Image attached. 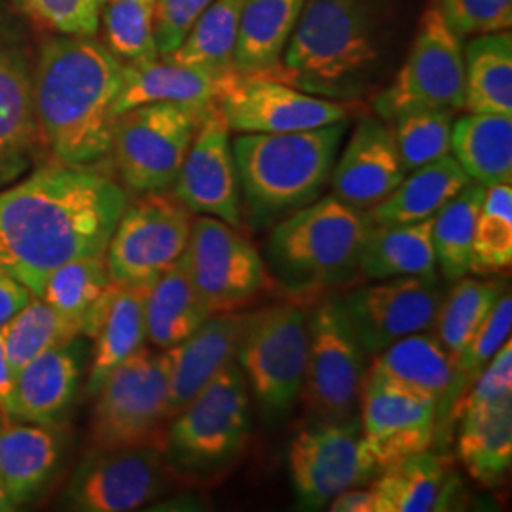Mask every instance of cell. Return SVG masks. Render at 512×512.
Wrapping results in <instances>:
<instances>
[{"instance_id":"obj_1","label":"cell","mask_w":512,"mask_h":512,"mask_svg":"<svg viewBox=\"0 0 512 512\" xmlns=\"http://www.w3.org/2000/svg\"><path fill=\"white\" fill-rule=\"evenodd\" d=\"M126 205V188L92 167H42L0 190V268L37 296L55 268L107 253Z\"/></svg>"},{"instance_id":"obj_2","label":"cell","mask_w":512,"mask_h":512,"mask_svg":"<svg viewBox=\"0 0 512 512\" xmlns=\"http://www.w3.org/2000/svg\"><path fill=\"white\" fill-rule=\"evenodd\" d=\"M120 88L122 61L103 42L42 40L33 73L38 137L59 164L93 167L109 156Z\"/></svg>"},{"instance_id":"obj_3","label":"cell","mask_w":512,"mask_h":512,"mask_svg":"<svg viewBox=\"0 0 512 512\" xmlns=\"http://www.w3.org/2000/svg\"><path fill=\"white\" fill-rule=\"evenodd\" d=\"M399 0H306L270 74L319 97L357 95L384 65Z\"/></svg>"},{"instance_id":"obj_4","label":"cell","mask_w":512,"mask_h":512,"mask_svg":"<svg viewBox=\"0 0 512 512\" xmlns=\"http://www.w3.org/2000/svg\"><path fill=\"white\" fill-rule=\"evenodd\" d=\"M368 228L365 213L321 196L275 222L264 247L266 272L300 304L340 291L359 277Z\"/></svg>"},{"instance_id":"obj_5","label":"cell","mask_w":512,"mask_h":512,"mask_svg":"<svg viewBox=\"0 0 512 512\" xmlns=\"http://www.w3.org/2000/svg\"><path fill=\"white\" fill-rule=\"evenodd\" d=\"M349 122L289 133H239L234 141L241 203L262 228L323 196Z\"/></svg>"},{"instance_id":"obj_6","label":"cell","mask_w":512,"mask_h":512,"mask_svg":"<svg viewBox=\"0 0 512 512\" xmlns=\"http://www.w3.org/2000/svg\"><path fill=\"white\" fill-rule=\"evenodd\" d=\"M251 435V401L236 363L169 420L162 456L171 478L215 486L232 473Z\"/></svg>"},{"instance_id":"obj_7","label":"cell","mask_w":512,"mask_h":512,"mask_svg":"<svg viewBox=\"0 0 512 512\" xmlns=\"http://www.w3.org/2000/svg\"><path fill=\"white\" fill-rule=\"evenodd\" d=\"M308 346V311L300 302L291 300L245 315L239 368L268 423L285 420L302 397Z\"/></svg>"},{"instance_id":"obj_8","label":"cell","mask_w":512,"mask_h":512,"mask_svg":"<svg viewBox=\"0 0 512 512\" xmlns=\"http://www.w3.org/2000/svg\"><path fill=\"white\" fill-rule=\"evenodd\" d=\"M207 110L148 103L118 114L110 152L126 190L137 196L171 190Z\"/></svg>"},{"instance_id":"obj_9","label":"cell","mask_w":512,"mask_h":512,"mask_svg":"<svg viewBox=\"0 0 512 512\" xmlns=\"http://www.w3.org/2000/svg\"><path fill=\"white\" fill-rule=\"evenodd\" d=\"M308 327V365L300 399L310 410L311 420H349L357 416L368 355L349 321L342 296L334 291L313 300Z\"/></svg>"},{"instance_id":"obj_10","label":"cell","mask_w":512,"mask_h":512,"mask_svg":"<svg viewBox=\"0 0 512 512\" xmlns=\"http://www.w3.org/2000/svg\"><path fill=\"white\" fill-rule=\"evenodd\" d=\"M93 448L164 444L169 387L164 355L143 348L116 366L95 393Z\"/></svg>"},{"instance_id":"obj_11","label":"cell","mask_w":512,"mask_h":512,"mask_svg":"<svg viewBox=\"0 0 512 512\" xmlns=\"http://www.w3.org/2000/svg\"><path fill=\"white\" fill-rule=\"evenodd\" d=\"M465 69L463 38L450 27L439 10L429 4L418 25L408 57L393 82L376 95L374 110L391 122L416 109H463Z\"/></svg>"},{"instance_id":"obj_12","label":"cell","mask_w":512,"mask_h":512,"mask_svg":"<svg viewBox=\"0 0 512 512\" xmlns=\"http://www.w3.org/2000/svg\"><path fill=\"white\" fill-rule=\"evenodd\" d=\"M192 213L167 192L128 202L107 245L110 281L122 287H150L188 245Z\"/></svg>"},{"instance_id":"obj_13","label":"cell","mask_w":512,"mask_h":512,"mask_svg":"<svg viewBox=\"0 0 512 512\" xmlns=\"http://www.w3.org/2000/svg\"><path fill=\"white\" fill-rule=\"evenodd\" d=\"M184 258L211 315L234 313L266 287L268 272L255 243L241 228L213 217L192 222Z\"/></svg>"},{"instance_id":"obj_14","label":"cell","mask_w":512,"mask_h":512,"mask_svg":"<svg viewBox=\"0 0 512 512\" xmlns=\"http://www.w3.org/2000/svg\"><path fill=\"white\" fill-rule=\"evenodd\" d=\"M162 448H92L74 469L59 505L76 512L141 509L169 488Z\"/></svg>"},{"instance_id":"obj_15","label":"cell","mask_w":512,"mask_h":512,"mask_svg":"<svg viewBox=\"0 0 512 512\" xmlns=\"http://www.w3.org/2000/svg\"><path fill=\"white\" fill-rule=\"evenodd\" d=\"M287 458L298 505L308 511L327 509L336 495L374 480L361 456L359 416L311 420L291 440Z\"/></svg>"},{"instance_id":"obj_16","label":"cell","mask_w":512,"mask_h":512,"mask_svg":"<svg viewBox=\"0 0 512 512\" xmlns=\"http://www.w3.org/2000/svg\"><path fill=\"white\" fill-rule=\"evenodd\" d=\"M230 131L289 133L348 120V105L264 74L226 76L217 99Z\"/></svg>"},{"instance_id":"obj_17","label":"cell","mask_w":512,"mask_h":512,"mask_svg":"<svg viewBox=\"0 0 512 512\" xmlns=\"http://www.w3.org/2000/svg\"><path fill=\"white\" fill-rule=\"evenodd\" d=\"M340 296L361 346L372 357L404 336L431 329L444 300L439 279L416 275L380 279Z\"/></svg>"},{"instance_id":"obj_18","label":"cell","mask_w":512,"mask_h":512,"mask_svg":"<svg viewBox=\"0 0 512 512\" xmlns=\"http://www.w3.org/2000/svg\"><path fill=\"white\" fill-rule=\"evenodd\" d=\"M33 52L23 23L0 6V184L31 164L38 137Z\"/></svg>"},{"instance_id":"obj_19","label":"cell","mask_w":512,"mask_h":512,"mask_svg":"<svg viewBox=\"0 0 512 512\" xmlns=\"http://www.w3.org/2000/svg\"><path fill=\"white\" fill-rule=\"evenodd\" d=\"M173 196L192 215L213 217L234 228L243 226L238 167L230 128L219 105L205 112L173 184Z\"/></svg>"},{"instance_id":"obj_20","label":"cell","mask_w":512,"mask_h":512,"mask_svg":"<svg viewBox=\"0 0 512 512\" xmlns=\"http://www.w3.org/2000/svg\"><path fill=\"white\" fill-rule=\"evenodd\" d=\"M361 456L370 473L429 450L437 437V406L403 391L365 382L361 391Z\"/></svg>"},{"instance_id":"obj_21","label":"cell","mask_w":512,"mask_h":512,"mask_svg":"<svg viewBox=\"0 0 512 512\" xmlns=\"http://www.w3.org/2000/svg\"><path fill=\"white\" fill-rule=\"evenodd\" d=\"M406 177L391 126L380 118H363L334 164L332 196L366 213L403 183Z\"/></svg>"},{"instance_id":"obj_22","label":"cell","mask_w":512,"mask_h":512,"mask_svg":"<svg viewBox=\"0 0 512 512\" xmlns=\"http://www.w3.org/2000/svg\"><path fill=\"white\" fill-rule=\"evenodd\" d=\"M456 378V361L435 336L416 332L404 336L374 355L366 368L365 382L397 389L437 406V437L440 440L448 399Z\"/></svg>"},{"instance_id":"obj_23","label":"cell","mask_w":512,"mask_h":512,"mask_svg":"<svg viewBox=\"0 0 512 512\" xmlns=\"http://www.w3.org/2000/svg\"><path fill=\"white\" fill-rule=\"evenodd\" d=\"M245 315L236 311L211 315L183 342L164 349L171 418L238 361Z\"/></svg>"},{"instance_id":"obj_24","label":"cell","mask_w":512,"mask_h":512,"mask_svg":"<svg viewBox=\"0 0 512 512\" xmlns=\"http://www.w3.org/2000/svg\"><path fill=\"white\" fill-rule=\"evenodd\" d=\"M374 512L450 511L459 482L448 459L429 450L389 465L370 484Z\"/></svg>"},{"instance_id":"obj_25","label":"cell","mask_w":512,"mask_h":512,"mask_svg":"<svg viewBox=\"0 0 512 512\" xmlns=\"http://www.w3.org/2000/svg\"><path fill=\"white\" fill-rule=\"evenodd\" d=\"M224 80L226 76L181 65L164 57L162 61L156 57L141 63H122V88L114 103V114L118 116L148 103L211 109L217 105Z\"/></svg>"},{"instance_id":"obj_26","label":"cell","mask_w":512,"mask_h":512,"mask_svg":"<svg viewBox=\"0 0 512 512\" xmlns=\"http://www.w3.org/2000/svg\"><path fill=\"white\" fill-rule=\"evenodd\" d=\"M59 458L61 439L54 427L0 418V478L16 509L44 492Z\"/></svg>"},{"instance_id":"obj_27","label":"cell","mask_w":512,"mask_h":512,"mask_svg":"<svg viewBox=\"0 0 512 512\" xmlns=\"http://www.w3.org/2000/svg\"><path fill=\"white\" fill-rule=\"evenodd\" d=\"M148 287H122L110 283L103 315L93 334L90 378L86 384L88 397H95L99 387L110 372L137 351L145 348L147 323H145V298Z\"/></svg>"},{"instance_id":"obj_28","label":"cell","mask_w":512,"mask_h":512,"mask_svg":"<svg viewBox=\"0 0 512 512\" xmlns=\"http://www.w3.org/2000/svg\"><path fill=\"white\" fill-rule=\"evenodd\" d=\"M469 183L467 173L448 154L406 173L403 183L384 202L366 211V220L370 226H395L433 219Z\"/></svg>"},{"instance_id":"obj_29","label":"cell","mask_w":512,"mask_h":512,"mask_svg":"<svg viewBox=\"0 0 512 512\" xmlns=\"http://www.w3.org/2000/svg\"><path fill=\"white\" fill-rule=\"evenodd\" d=\"M80 363L71 344L50 349L16 374V420L54 427L73 403Z\"/></svg>"},{"instance_id":"obj_30","label":"cell","mask_w":512,"mask_h":512,"mask_svg":"<svg viewBox=\"0 0 512 512\" xmlns=\"http://www.w3.org/2000/svg\"><path fill=\"white\" fill-rule=\"evenodd\" d=\"M306 0H243L234 71L270 74L285 52Z\"/></svg>"},{"instance_id":"obj_31","label":"cell","mask_w":512,"mask_h":512,"mask_svg":"<svg viewBox=\"0 0 512 512\" xmlns=\"http://www.w3.org/2000/svg\"><path fill=\"white\" fill-rule=\"evenodd\" d=\"M458 421L459 461L478 484L499 486L512 463V397L469 410Z\"/></svg>"},{"instance_id":"obj_32","label":"cell","mask_w":512,"mask_h":512,"mask_svg":"<svg viewBox=\"0 0 512 512\" xmlns=\"http://www.w3.org/2000/svg\"><path fill=\"white\" fill-rule=\"evenodd\" d=\"M431 228L433 219L414 224L370 226L359 260V277L370 281L404 275L437 279Z\"/></svg>"},{"instance_id":"obj_33","label":"cell","mask_w":512,"mask_h":512,"mask_svg":"<svg viewBox=\"0 0 512 512\" xmlns=\"http://www.w3.org/2000/svg\"><path fill=\"white\" fill-rule=\"evenodd\" d=\"M211 317L190 277L184 253L150 287L145 298L147 340L167 349L200 329Z\"/></svg>"},{"instance_id":"obj_34","label":"cell","mask_w":512,"mask_h":512,"mask_svg":"<svg viewBox=\"0 0 512 512\" xmlns=\"http://www.w3.org/2000/svg\"><path fill=\"white\" fill-rule=\"evenodd\" d=\"M450 152L473 183H511L512 116L469 112L454 120Z\"/></svg>"},{"instance_id":"obj_35","label":"cell","mask_w":512,"mask_h":512,"mask_svg":"<svg viewBox=\"0 0 512 512\" xmlns=\"http://www.w3.org/2000/svg\"><path fill=\"white\" fill-rule=\"evenodd\" d=\"M465 103L478 114L512 116V33L497 31L471 38L463 48Z\"/></svg>"},{"instance_id":"obj_36","label":"cell","mask_w":512,"mask_h":512,"mask_svg":"<svg viewBox=\"0 0 512 512\" xmlns=\"http://www.w3.org/2000/svg\"><path fill=\"white\" fill-rule=\"evenodd\" d=\"M2 329L8 365L16 376L38 355L73 344L84 334V321L65 315L42 298L33 296Z\"/></svg>"},{"instance_id":"obj_37","label":"cell","mask_w":512,"mask_h":512,"mask_svg":"<svg viewBox=\"0 0 512 512\" xmlns=\"http://www.w3.org/2000/svg\"><path fill=\"white\" fill-rule=\"evenodd\" d=\"M241 2L243 0H215L192 25L181 46L164 55V59L198 67L217 76L236 73L234 52L238 44Z\"/></svg>"},{"instance_id":"obj_38","label":"cell","mask_w":512,"mask_h":512,"mask_svg":"<svg viewBox=\"0 0 512 512\" xmlns=\"http://www.w3.org/2000/svg\"><path fill=\"white\" fill-rule=\"evenodd\" d=\"M484 192L486 186L471 181L433 217L431 239L437 270L448 283L471 274L476 217Z\"/></svg>"},{"instance_id":"obj_39","label":"cell","mask_w":512,"mask_h":512,"mask_svg":"<svg viewBox=\"0 0 512 512\" xmlns=\"http://www.w3.org/2000/svg\"><path fill=\"white\" fill-rule=\"evenodd\" d=\"M505 293L499 281H480L461 277L452 293L442 300L435 319L437 340L458 361L459 355L469 346L495 302Z\"/></svg>"},{"instance_id":"obj_40","label":"cell","mask_w":512,"mask_h":512,"mask_svg":"<svg viewBox=\"0 0 512 512\" xmlns=\"http://www.w3.org/2000/svg\"><path fill=\"white\" fill-rule=\"evenodd\" d=\"M105 255L76 258L44 277L38 298L65 315L86 321L88 311L110 287Z\"/></svg>"},{"instance_id":"obj_41","label":"cell","mask_w":512,"mask_h":512,"mask_svg":"<svg viewBox=\"0 0 512 512\" xmlns=\"http://www.w3.org/2000/svg\"><path fill=\"white\" fill-rule=\"evenodd\" d=\"M512 262V188L511 183L486 186L473 238L471 272L497 274Z\"/></svg>"},{"instance_id":"obj_42","label":"cell","mask_w":512,"mask_h":512,"mask_svg":"<svg viewBox=\"0 0 512 512\" xmlns=\"http://www.w3.org/2000/svg\"><path fill=\"white\" fill-rule=\"evenodd\" d=\"M154 16L156 0H105L101 10L105 46L126 63L160 57L154 40Z\"/></svg>"},{"instance_id":"obj_43","label":"cell","mask_w":512,"mask_h":512,"mask_svg":"<svg viewBox=\"0 0 512 512\" xmlns=\"http://www.w3.org/2000/svg\"><path fill=\"white\" fill-rule=\"evenodd\" d=\"M454 112L442 109L408 110L391 120L393 139L404 171L410 173L450 154Z\"/></svg>"},{"instance_id":"obj_44","label":"cell","mask_w":512,"mask_h":512,"mask_svg":"<svg viewBox=\"0 0 512 512\" xmlns=\"http://www.w3.org/2000/svg\"><path fill=\"white\" fill-rule=\"evenodd\" d=\"M512 329V296L511 293H503L495 302L494 310L486 317L482 327L478 329L469 346L461 353L456 361V378L454 387L448 399V414L442 437L450 433V412L454 404L465 395V391L475 382L476 376L484 370L494 359L495 353L503 348V344L509 340ZM440 437V439H442Z\"/></svg>"},{"instance_id":"obj_45","label":"cell","mask_w":512,"mask_h":512,"mask_svg":"<svg viewBox=\"0 0 512 512\" xmlns=\"http://www.w3.org/2000/svg\"><path fill=\"white\" fill-rule=\"evenodd\" d=\"M38 23L59 35L95 37L105 0H18Z\"/></svg>"},{"instance_id":"obj_46","label":"cell","mask_w":512,"mask_h":512,"mask_svg":"<svg viewBox=\"0 0 512 512\" xmlns=\"http://www.w3.org/2000/svg\"><path fill=\"white\" fill-rule=\"evenodd\" d=\"M459 37L511 31L512 0H433Z\"/></svg>"},{"instance_id":"obj_47","label":"cell","mask_w":512,"mask_h":512,"mask_svg":"<svg viewBox=\"0 0 512 512\" xmlns=\"http://www.w3.org/2000/svg\"><path fill=\"white\" fill-rule=\"evenodd\" d=\"M512 397V344L511 338L494 355V359L484 366L475 382L465 391V395L454 404L450 412V427L465 412L486 404L497 403Z\"/></svg>"},{"instance_id":"obj_48","label":"cell","mask_w":512,"mask_h":512,"mask_svg":"<svg viewBox=\"0 0 512 512\" xmlns=\"http://www.w3.org/2000/svg\"><path fill=\"white\" fill-rule=\"evenodd\" d=\"M215 0H156L154 40L158 55L171 54L181 46L192 25Z\"/></svg>"},{"instance_id":"obj_49","label":"cell","mask_w":512,"mask_h":512,"mask_svg":"<svg viewBox=\"0 0 512 512\" xmlns=\"http://www.w3.org/2000/svg\"><path fill=\"white\" fill-rule=\"evenodd\" d=\"M33 296L35 294L21 285L18 279L0 268V327L6 325Z\"/></svg>"},{"instance_id":"obj_50","label":"cell","mask_w":512,"mask_h":512,"mask_svg":"<svg viewBox=\"0 0 512 512\" xmlns=\"http://www.w3.org/2000/svg\"><path fill=\"white\" fill-rule=\"evenodd\" d=\"M2 327H0V418L16 420V404H14L16 376L8 365L6 344H4V329Z\"/></svg>"},{"instance_id":"obj_51","label":"cell","mask_w":512,"mask_h":512,"mask_svg":"<svg viewBox=\"0 0 512 512\" xmlns=\"http://www.w3.org/2000/svg\"><path fill=\"white\" fill-rule=\"evenodd\" d=\"M327 509L332 512H374V495L370 486L351 488L336 495Z\"/></svg>"},{"instance_id":"obj_52","label":"cell","mask_w":512,"mask_h":512,"mask_svg":"<svg viewBox=\"0 0 512 512\" xmlns=\"http://www.w3.org/2000/svg\"><path fill=\"white\" fill-rule=\"evenodd\" d=\"M10 511H16V505L10 501L8 492H6V488H4V482H2V478H0V512Z\"/></svg>"}]
</instances>
